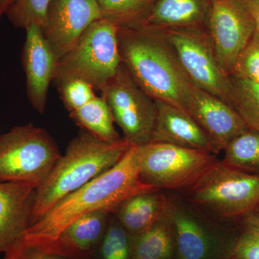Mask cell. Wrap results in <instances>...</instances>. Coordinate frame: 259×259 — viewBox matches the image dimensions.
I'll list each match as a JSON object with an SVG mask.
<instances>
[{
  "label": "cell",
  "mask_w": 259,
  "mask_h": 259,
  "mask_svg": "<svg viewBox=\"0 0 259 259\" xmlns=\"http://www.w3.org/2000/svg\"><path fill=\"white\" fill-rule=\"evenodd\" d=\"M231 76L259 83V33L256 30L238 56Z\"/></svg>",
  "instance_id": "cell-27"
},
{
  "label": "cell",
  "mask_w": 259,
  "mask_h": 259,
  "mask_svg": "<svg viewBox=\"0 0 259 259\" xmlns=\"http://www.w3.org/2000/svg\"><path fill=\"white\" fill-rule=\"evenodd\" d=\"M253 15L255 30L259 33V0H245Z\"/></svg>",
  "instance_id": "cell-30"
},
{
  "label": "cell",
  "mask_w": 259,
  "mask_h": 259,
  "mask_svg": "<svg viewBox=\"0 0 259 259\" xmlns=\"http://www.w3.org/2000/svg\"><path fill=\"white\" fill-rule=\"evenodd\" d=\"M131 146L124 139L102 141L85 131L75 137L35 190L30 226L61 199L115 166Z\"/></svg>",
  "instance_id": "cell-3"
},
{
  "label": "cell",
  "mask_w": 259,
  "mask_h": 259,
  "mask_svg": "<svg viewBox=\"0 0 259 259\" xmlns=\"http://www.w3.org/2000/svg\"><path fill=\"white\" fill-rule=\"evenodd\" d=\"M185 110L203 129L219 153L232 140L248 129L231 105L192 83Z\"/></svg>",
  "instance_id": "cell-14"
},
{
  "label": "cell",
  "mask_w": 259,
  "mask_h": 259,
  "mask_svg": "<svg viewBox=\"0 0 259 259\" xmlns=\"http://www.w3.org/2000/svg\"><path fill=\"white\" fill-rule=\"evenodd\" d=\"M155 0H96L102 18L119 28L140 25Z\"/></svg>",
  "instance_id": "cell-24"
},
{
  "label": "cell",
  "mask_w": 259,
  "mask_h": 259,
  "mask_svg": "<svg viewBox=\"0 0 259 259\" xmlns=\"http://www.w3.org/2000/svg\"><path fill=\"white\" fill-rule=\"evenodd\" d=\"M35 190L27 185L0 182V255L30 226Z\"/></svg>",
  "instance_id": "cell-18"
},
{
  "label": "cell",
  "mask_w": 259,
  "mask_h": 259,
  "mask_svg": "<svg viewBox=\"0 0 259 259\" xmlns=\"http://www.w3.org/2000/svg\"><path fill=\"white\" fill-rule=\"evenodd\" d=\"M3 259H69L49 253L19 239L4 253Z\"/></svg>",
  "instance_id": "cell-29"
},
{
  "label": "cell",
  "mask_w": 259,
  "mask_h": 259,
  "mask_svg": "<svg viewBox=\"0 0 259 259\" xmlns=\"http://www.w3.org/2000/svg\"><path fill=\"white\" fill-rule=\"evenodd\" d=\"M231 107L248 129L259 132V83L230 76Z\"/></svg>",
  "instance_id": "cell-23"
},
{
  "label": "cell",
  "mask_w": 259,
  "mask_h": 259,
  "mask_svg": "<svg viewBox=\"0 0 259 259\" xmlns=\"http://www.w3.org/2000/svg\"><path fill=\"white\" fill-rule=\"evenodd\" d=\"M222 161L235 169L259 177V132L248 129L232 140Z\"/></svg>",
  "instance_id": "cell-22"
},
{
  "label": "cell",
  "mask_w": 259,
  "mask_h": 259,
  "mask_svg": "<svg viewBox=\"0 0 259 259\" xmlns=\"http://www.w3.org/2000/svg\"><path fill=\"white\" fill-rule=\"evenodd\" d=\"M25 30L26 37L21 59L26 79L27 95L32 107L39 113L44 114L49 86L55 77L57 60L39 25H30Z\"/></svg>",
  "instance_id": "cell-15"
},
{
  "label": "cell",
  "mask_w": 259,
  "mask_h": 259,
  "mask_svg": "<svg viewBox=\"0 0 259 259\" xmlns=\"http://www.w3.org/2000/svg\"><path fill=\"white\" fill-rule=\"evenodd\" d=\"M192 204L168 198L177 259H231L239 233L207 221Z\"/></svg>",
  "instance_id": "cell-8"
},
{
  "label": "cell",
  "mask_w": 259,
  "mask_h": 259,
  "mask_svg": "<svg viewBox=\"0 0 259 259\" xmlns=\"http://www.w3.org/2000/svg\"><path fill=\"white\" fill-rule=\"evenodd\" d=\"M140 179L156 190H187L218 161L216 155L176 145L139 146Z\"/></svg>",
  "instance_id": "cell-7"
},
{
  "label": "cell",
  "mask_w": 259,
  "mask_h": 259,
  "mask_svg": "<svg viewBox=\"0 0 259 259\" xmlns=\"http://www.w3.org/2000/svg\"><path fill=\"white\" fill-rule=\"evenodd\" d=\"M51 0H15L6 16L16 28L25 30L31 25L42 28Z\"/></svg>",
  "instance_id": "cell-26"
},
{
  "label": "cell",
  "mask_w": 259,
  "mask_h": 259,
  "mask_svg": "<svg viewBox=\"0 0 259 259\" xmlns=\"http://www.w3.org/2000/svg\"><path fill=\"white\" fill-rule=\"evenodd\" d=\"M95 257L97 259H132L131 236L117 219L109 221Z\"/></svg>",
  "instance_id": "cell-25"
},
{
  "label": "cell",
  "mask_w": 259,
  "mask_h": 259,
  "mask_svg": "<svg viewBox=\"0 0 259 259\" xmlns=\"http://www.w3.org/2000/svg\"><path fill=\"white\" fill-rule=\"evenodd\" d=\"M118 30L119 27L107 19L92 23L72 49L57 61L54 81L76 78L101 90L122 64Z\"/></svg>",
  "instance_id": "cell-5"
},
{
  "label": "cell",
  "mask_w": 259,
  "mask_h": 259,
  "mask_svg": "<svg viewBox=\"0 0 259 259\" xmlns=\"http://www.w3.org/2000/svg\"><path fill=\"white\" fill-rule=\"evenodd\" d=\"M157 115L151 141L219 152L203 129L185 110L161 100H155Z\"/></svg>",
  "instance_id": "cell-17"
},
{
  "label": "cell",
  "mask_w": 259,
  "mask_h": 259,
  "mask_svg": "<svg viewBox=\"0 0 259 259\" xmlns=\"http://www.w3.org/2000/svg\"><path fill=\"white\" fill-rule=\"evenodd\" d=\"M204 29L221 67L231 76L238 56L255 30L245 0H211Z\"/></svg>",
  "instance_id": "cell-11"
},
{
  "label": "cell",
  "mask_w": 259,
  "mask_h": 259,
  "mask_svg": "<svg viewBox=\"0 0 259 259\" xmlns=\"http://www.w3.org/2000/svg\"><path fill=\"white\" fill-rule=\"evenodd\" d=\"M231 259H259V229L243 225L238 234Z\"/></svg>",
  "instance_id": "cell-28"
},
{
  "label": "cell",
  "mask_w": 259,
  "mask_h": 259,
  "mask_svg": "<svg viewBox=\"0 0 259 259\" xmlns=\"http://www.w3.org/2000/svg\"><path fill=\"white\" fill-rule=\"evenodd\" d=\"M161 31L176 53L190 82L231 105L230 76L218 61L205 29H169Z\"/></svg>",
  "instance_id": "cell-9"
},
{
  "label": "cell",
  "mask_w": 259,
  "mask_h": 259,
  "mask_svg": "<svg viewBox=\"0 0 259 259\" xmlns=\"http://www.w3.org/2000/svg\"><path fill=\"white\" fill-rule=\"evenodd\" d=\"M100 18L96 0H51L41 30L56 60L67 54L90 25Z\"/></svg>",
  "instance_id": "cell-12"
},
{
  "label": "cell",
  "mask_w": 259,
  "mask_h": 259,
  "mask_svg": "<svg viewBox=\"0 0 259 259\" xmlns=\"http://www.w3.org/2000/svg\"><path fill=\"white\" fill-rule=\"evenodd\" d=\"M131 254L132 259H177L176 236L168 209L151 228L131 236Z\"/></svg>",
  "instance_id": "cell-21"
},
{
  "label": "cell",
  "mask_w": 259,
  "mask_h": 259,
  "mask_svg": "<svg viewBox=\"0 0 259 259\" xmlns=\"http://www.w3.org/2000/svg\"><path fill=\"white\" fill-rule=\"evenodd\" d=\"M110 213L98 210L83 214L66 226L54 241L33 245L66 258L93 259L106 231Z\"/></svg>",
  "instance_id": "cell-16"
},
{
  "label": "cell",
  "mask_w": 259,
  "mask_h": 259,
  "mask_svg": "<svg viewBox=\"0 0 259 259\" xmlns=\"http://www.w3.org/2000/svg\"><path fill=\"white\" fill-rule=\"evenodd\" d=\"M15 0H0V20L6 15Z\"/></svg>",
  "instance_id": "cell-32"
},
{
  "label": "cell",
  "mask_w": 259,
  "mask_h": 259,
  "mask_svg": "<svg viewBox=\"0 0 259 259\" xmlns=\"http://www.w3.org/2000/svg\"><path fill=\"white\" fill-rule=\"evenodd\" d=\"M118 39L122 64L140 88L153 100L185 110L192 83L163 32L141 25L122 27Z\"/></svg>",
  "instance_id": "cell-2"
},
{
  "label": "cell",
  "mask_w": 259,
  "mask_h": 259,
  "mask_svg": "<svg viewBox=\"0 0 259 259\" xmlns=\"http://www.w3.org/2000/svg\"><path fill=\"white\" fill-rule=\"evenodd\" d=\"M243 225L254 227L259 229V209L253 214H250L248 217L244 218Z\"/></svg>",
  "instance_id": "cell-31"
},
{
  "label": "cell",
  "mask_w": 259,
  "mask_h": 259,
  "mask_svg": "<svg viewBox=\"0 0 259 259\" xmlns=\"http://www.w3.org/2000/svg\"><path fill=\"white\" fill-rule=\"evenodd\" d=\"M211 0H155L140 25L156 30L204 28Z\"/></svg>",
  "instance_id": "cell-19"
},
{
  "label": "cell",
  "mask_w": 259,
  "mask_h": 259,
  "mask_svg": "<svg viewBox=\"0 0 259 259\" xmlns=\"http://www.w3.org/2000/svg\"><path fill=\"white\" fill-rule=\"evenodd\" d=\"M151 191L158 190L145 185L140 179L139 146H131L115 166L59 200L29 226L20 239L32 244L50 243L83 214L98 210L114 213L125 199Z\"/></svg>",
  "instance_id": "cell-1"
},
{
  "label": "cell",
  "mask_w": 259,
  "mask_h": 259,
  "mask_svg": "<svg viewBox=\"0 0 259 259\" xmlns=\"http://www.w3.org/2000/svg\"><path fill=\"white\" fill-rule=\"evenodd\" d=\"M100 91L123 139L132 146L149 143L157 115L156 102L136 83L123 64Z\"/></svg>",
  "instance_id": "cell-10"
},
{
  "label": "cell",
  "mask_w": 259,
  "mask_h": 259,
  "mask_svg": "<svg viewBox=\"0 0 259 259\" xmlns=\"http://www.w3.org/2000/svg\"><path fill=\"white\" fill-rule=\"evenodd\" d=\"M61 156L45 130L32 124L15 126L0 136V182L36 190Z\"/></svg>",
  "instance_id": "cell-4"
},
{
  "label": "cell",
  "mask_w": 259,
  "mask_h": 259,
  "mask_svg": "<svg viewBox=\"0 0 259 259\" xmlns=\"http://www.w3.org/2000/svg\"><path fill=\"white\" fill-rule=\"evenodd\" d=\"M70 117L85 131L105 141L120 139L110 107L90 83L76 78L56 83Z\"/></svg>",
  "instance_id": "cell-13"
},
{
  "label": "cell",
  "mask_w": 259,
  "mask_h": 259,
  "mask_svg": "<svg viewBox=\"0 0 259 259\" xmlns=\"http://www.w3.org/2000/svg\"><path fill=\"white\" fill-rule=\"evenodd\" d=\"M187 190L192 205L223 219H244L259 209V177L221 161Z\"/></svg>",
  "instance_id": "cell-6"
},
{
  "label": "cell",
  "mask_w": 259,
  "mask_h": 259,
  "mask_svg": "<svg viewBox=\"0 0 259 259\" xmlns=\"http://www.w3.org/2000/svg\"><path fill=\"white\" fill-rule=\"evenodd\" d=\"M168 197L160 191L135 194L115 209L116 219L128 232L136 236L151 228L164 215L168 209Z\"/></svg>",
  "instance_id": "cell-20"
}]
</instances>
